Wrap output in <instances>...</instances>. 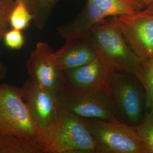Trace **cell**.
I'll list each match as a JSON object with an SVG mask.
<instances>
[{
	"label": "cell",
	"instance_id": "obj_1",
	"mask_svg": "<svg viewBox=\"0 0 153 153\" xmlns=\"http://www.w3.org/2000/svg\"><path fill=\"white\" fill-rule=\"evenodd\" d=\"M0 153H44L43 138L21 88L7 84L0 86Z\"/></svg>",
	"mask_w": 153,
	"mask_h": 153
},
{
	"label": "cell",
	"instance_id": "obj_2",
	"mask_svg": "<svg viewBox=\"0 0 153 153\" xmlns=\"http://www.w3.org/2000/svg\"><path fill=\"white\" fill-rule=\"evenodd\" d=\"M86 38L96 57L112 71L131 73L139 79L142 61L126 43L114 17H109L94 25Z\"/></svg>",
	"mask_w": 153,
	"mask_h": 153
},
{
	"label": "cell",
	"instance_id": "obj_3",
	"mask_svg": "<svg viewBox=\"0 0 153 153\" xmlns=\"http://www.w3.org/2000/svg\"><path fill=\"white\" fill-rule=\"evenodd\" d=\"M105 90L120 121L133 127L142 121L146 112V95L137 76L127 71H111Z\"/></svg>",
	"mask_w": 153,
	"mask_h": 153
},
{
	"label": "cell",
	"instance_id": "obj_4",
	"mask_svg": "<svg viewBox=\"0 0 153 153\" xmlns=\"http://www.w3.org/2000/svg\"><path fill=\"white\" fill-rule=\"evenodd\" d=\"M97 145L84 118L60 108L44 140V153H97Z\"/></svg>",
	"mask_w": 153,
	"mask_h": 153
},
{
	"label": "cell",
	"instance_id": "obj_5",
	"mask_svg": "<svg viewBox=\"0 0 153 153\" xmlns=\"http://www.w3.org/2000/svg\"><path fill=\"white\" fill-rule=\"evenodd\" d=\"M152 2L153 0H87L80 13L57 31L65 40L85 37L94 25L104 19L131 14Z\"/></svg>",
	"mask_w": 153,
	"mask_h": 153
},
{
	"label": "cell",
	"instance_id": "obj_6",
	"mask_svg": "<svg viewBox=\"0 0 153 153\" xmlns=\"http://www.w3.org/2000/svg\"><path fill=\"white\" fill-rule=\"evenodd\" d=\"M59 108L84 119L119 121L105 87L76 90L64 87L56 94Z\"/></svg>",
	"mask_w": 153,
	"mask_h": 153
},
{
	"label": "cell",
	"instance_id": "obj_7",
	"mask_svg": "<svg viewBox=\"0 0 153 153\" xmlns=\"http://www.w3.org/2000/svg\"><path fill=\"white\" fill-rule=\"evenodd\" d=\"M85 119L97 143V153H146L133 126L120 121Z\"/></svg>",
	"mask_w": 153,
	"mask_h": 153
},
{
	"label": "cell",
	"instance_id": "obj_8",
	"mask_svg": "<svg viewBox=\"0 0 153 153\" xmlns=\"http://www.w3.org/2000/svg\"><path fill=\"white\" fill-rule=\"evenodd\" d=\"M126 43L141 61L153 56V2L131 14L114 17Z\"/></svg>",
	"mask_w": 153,
	"mask_h": 153
},
{
	"label": "cell",
	"instance_id": "obj_9",
	"mask_svg": "<svg viewBox=\"0 0 153 153\" xmlns=\"http://www.w3.org/2000/svg\"><path fill=\"white\" fill-rule=\"evenodd\" d=\"M22 97L44 140L55 124L60 109L57 95L30 78L21 88Z\"/></svg>",
	"mask_w": 153,
	"mask_h": 153
},
{
	"label": "cell",
	"instance_id": "obj_10",
	"mask_svg": "<svg viewBox=\"0 0 153 153\" xmlns=\"http://www.w3.org/2000/svg\"><path fill=\"white\" fill-rule=\"evenodd\" d=\"M30 78L42 87L57 94L64 88L63 72L49 44L38 42L26 62Z\"/></svg>",
	"mask_w": 153,
	"mask_h": 153
},
{
	"label": "cell",
	"instance_id": "obj_11",
	"mask_svg": "<svg viewBox=\"0 0 153 153\" xmlns=\"http://www.w3.org/2000/svg\"><path fill=\"white\" fill-rule=\"evenodd\" d=\"M111 71L107 66L96 57L85 65L63 71L64 87L76 90L104 88Z\"/></svg>",
	"mask_w": 153,
	"mask_h": 153
},
{
	"label": "cell",
	"instance_id": "obj_12",
	"mask_svg": "<svg viewBox=\"0 0 153 153\" xmlns=\"http://www.w3.org/2000/svg\"><path fill=\"white\" fill-rule=\"evenodd\" d=\"M65 41L60 49L55 52L56 60L62 72L85 65L96 59L86 36Z\"/></svg>",
	"mask_w": 153,
	"mask_h": 153
},
{
	"label": "cell",
	"instance_id": "obj_13",
	"mask_svg": "<svg viewBox=\"0 0 153 153\" xmlns=\"http://www.w3.org/2000/svg\"><path fill=\"white\" fill-rule=\"evenodd\" d=\"M134 128L146 153H153V114L146 111L142 121Z\"/></svg>",
	"mask_w": 153,
	"mask_h": 153
},
{
	"label": "cell",
	"instance_id": "obj_14",
	"mask_svg": "<svg viewBox=\"0 0 153 153\" xmlns=\"http://www.w3.org/2000/svg\"><path fill=\"white\" fill-rule=\"evenodd\" d=\"M33 21V14L22 2H16L9 17V25L12 28L20 31L26 30Z\"/></svg>",
	"mask_w": 153,
	"mask_h": 153
},
{
	"label": "cell",
	"instance_id": "obj_15",
	"mask_svg": "<svg viewBox=\"0 0 153 153\" xmlns=\"http://www.w3.org/2000/svg\"><path fill=\"white\" fill-rule=\"evenodd\" d=\"M139 79L145 88L146 95V111L153 114V56L142 61Z\"/></svg>",
	"mask_w": 153,
	"mask_h": 153
},
{
	"label": "cell",
	"instance_id": "obj_16",
	"mask_svg": "<svg viewBox=\"0 0 153 153\" xmlns=\"http://www.w3.org/2000/svg\"><path fill=\"white\" fill-rule=\"evenodd\" d=\"M15 0H0V42L8 30L10 13L15 5ZM7 74L5 66L0 61V79L5 78Z\"/></svg>",
	"mask_w": 153,
	"mask_h": 153
},
{
	"label": "cell",
	"instance_id": "obj_17",
	"mask_svg": "<svg viewBox=\"0 0 153 153\" xmlns=\"http://www.w3.org/2000/svg\"><path fill=\"white\" fill-rule=\"evenodd\" d=\"M61 0H35L33 21L37 28L43 29L55 6Z\"/></svg>",
	"mask_w": 153,
	"mask_h": 153
},
{
	"label": "cell",
	"instance_id": "obj_18",
	"mask_svg": "<svg viewBox=\"0 0 153 153\" xmlns=\"http://www.w3.org/2000/svg\"><path fill=\"white\" fill-rule=\"evenodd\" d=\"M3 39L7 47L15 50L21 49L25 43L22 31L14 28L7 30Z\"/></svg>",
	"mask_w": 153,
	"mask_h": 153
},
{
	"label": "cell",
	"instance_id": "obj_19",
	"mask_svg": "<svg viewBox=\"0 0 153 153\" xmlns=\"http://www.w3.org/2000/svg\"><path fill=\"white\" fill-rule=\"evenodd\" d=\"M16 2H22L27 6L28 10L33 14V16L35 12V0H15Z\"/></svg>",
	"mask_w": 153,
	"mask_h": 153
}]
</instances>
